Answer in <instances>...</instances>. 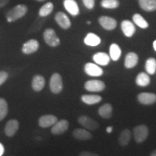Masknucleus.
Here are the masks:
<instances>
[{
    "mask_svg": "<svg viewBox=\"0 0 156 156\" xmlns=\"http://www.w3.org/2000/svg\"><path fill=\"white\" fill-rule=\"evenodd\" d=\"M153 48H154V50H155V51H156V40H155V41H153Z\"/></svg>",
    "mask_w": 156,
    "mask_h": 156,
    "instance_id": "39",
    "label": "nucleus"
},
{
    "mask_svg": "<svg viewBox=\"0 0 156 156\" xmlns=\"http://www.w3.org/2000/svg\"><path fill=\"white\" fill-rule=\"evenodd\" d=\"M50 90L54 94H58L63 90V81L58 73H54L50 79Z\"/></svg>",
    "mask_w": 156,
    "mask_h": 156,
    "instance_id": "3",
    "label": "nucleus"
},
{
    "mask_svg": "<svg viewBox=\"0 0 156 156\" xmlns=\"http://www.w3.org/2000/svg\"><path fill=\"white\" fill-rule=\"evenodd\" d=\"M36 1H38V2H44L45 0H36Z\"/></svg>",
    "mask_w": 156,
    "mask_h": 156,
    "instance_id": "41",
    "label": "nucleus"
},
{
    "mask_svg": "<svg viewBox=\"0 0 156 156\" xmlns=\"http://www.w3.org/2000/svg\"><path fill=\"white\" fill-rule=\"evenodd\" d=\"M84 5L89 9H92L95 7V0H83Z\"/></svg>",
    "mask_w": 156,
    "mask_h": 156,
    "instance_id": "33",
    "label": "nucleus"
},
{
    "mask_svg": "<svg viewBox=\"0 0 156 156\" xmlns=\"http://www.w3.org/2000/svg\"><path fill=\"white\" fill-rule=\"evenodd\" d=\"M9 0H0V8H2L9 3Z\"/></svg>",
    "mask_w": 156,
    "mask_h": 156,
    "instance_id": "36",
    "label": "nucleus"
},
{
    "mask_svg": "<svg viewBox=\"0 0 156 156\" xmlns=\"http://www.w3.org/2000/svg\"><path fill=\"white\" fill-rule=\"evenodd\" d=\"M131 132L128 129H125L121 132L119 137V143L121 146H126L129 143L130 140H131Z\"/></svg>",
    "mask_w": 156,
    "mask_h": 156,
    "instance_id": "27",
    "label": "nucleus"
},
{
    "mask_svg": "<svg viewBox=\"0 0 156 156\" xmlns=\"http://www.w3.org/2000/svg\"><path fill=\"white\" fill-rule=\"evenodd\" d=\"M139 5L146 12H153L156 10V0H138Z\"/></svg>",
    "mask_w": 156,
    "mask_h": 156,
    "instance_id": "22",
    "label": "nucleus"
},
{
    "mask_svg": "<svg viewBox=\"0 0 156 156\" xmlns=\"http://www.w3.org/2000/svg\"><path fill=\"white\" fill-rule=\"evenodd\" d=\"M151 155L152 156H156V150H155V151H153V152H152Z\"/></svg>",
    "mask_w": 156,
    "mask_h": 156,
    "instance_id": "40",
    "label": "nucleus"
},
{
    "mask_svg": "<svg viewBox=\"0 0 156 156\" xmlns=\"http://www.w3.org/2000/svg\"><path fill=\"white\" fill-rule=\"evenodd\" d=\"M106 87V85L101 80H91L85 83V88L90 92H101Z\"/></svg>",
    "mask_w": 156,
    "mask_h": 156,
    "instance_id": "5",
    "label": "nucleus"
},
{
    "mask_svg": "<svg viewBox=\"0 0 156 156\" xmlns=\"http://www.w3.org/2000/svg\"><path fill=\"white\" fill-rule=\"evenodd\" d=\"M4 153H5V147H4L2 144L0 142V156L2 155Z\"/></svg>",
    "mask_w": 156,
    "mask_h": 156,
    "instance_id": "37",
    "label": "nucleus"
},
{
    "mask_svg": "<svg viewBox=\"0 0 156 156\" xmlns=\"http://www.w3.org/2000/svg\"><path fill=\"white\" fill-rule=\"evenodd\" d=\"M64 6L66 10L73 16L79 15L80 9L75 0H64Z\"/></svg>",
    "mask_w": 156,
    "mask_h": 156,
    "instance_id": "16",
    "label": "nucleus"
},
{
    "mask_svg": "<svg viewBox=\"0 0 156 156\" xmlns=\"http://www.w3.org/2000/svg\"><path fill=\"white\" fill-rule=\"evenodd\" d=\"M55 20L62 28L67 30L71 27V21L67 15L63 12H58L55 15Z\"/></svg>",
    "mask_w": 156,
    "mask_h": 156,
    "instance_id": "6",
    "label": "nucleus"
},
{
    "mask_svg": "<svg viewBox=\"0 0 156 156\" xmlns=\"http://www.w3.org/2000/svg\"><path fill=\"white\" fill-rule=\"evenodd\" d=\"M44 39L46 44L51 47H56L60 44V39L52 28H47L44 30Z\"/></svg>",
    "mask_w": 156,
    "mask_h": 156,
    "instance_id": "2",
    "label": "nucleus"
},
{
    "mask_svg": "<svg viewBox=\"0 0 156 156\" xmlns=\"http://www.w3.org/2000/svg\"><path fill=\"white\" fill-rule=\"evenodd\" d=\"M80 156H95V155H96V154L90 153V152L85 151V152H83V153H81L80 154Z\"/></svg>",
    "mask_w": 156,
    "mask_h": 156,
    "instance_id": "35",
    "label": "nucleus"
},
{
    "mask_svg": "<svg viewBox=\"0 0 156 156\" xmlns=\"http://www.w3.org/2000/svg\"><path fill=\"white\" fill-rule=\"evenodd\" d=\"M79 124L88 130H96L98 128V124L95 120L87 116H81L78 118Z\"/></svg>",
    "mask_w": 156,
    "mask_h": 156,
    "instance_id": "8",
    "label": "nucleus"
},
{
    "mask_svg": "<svg viewBox=\"0 0 156 156\" xmlns=\"http://www.w3.org/2000/svg\"><path fill=\"white\" fill-rule=\"evenodd\" d=\"M101 6L106 9H116L119 6V0H102Z\"/></svg>",
    "mask_w": 156,
    "mask_h": 156,
    "instance_id": "32",
    "label": "nucleus"
},
{
    "mask_svg": "<svg viewBox=\"0 0 156 156\" xmlns=\"http://www.w3.org/2000/svg\"><path fill=\"white\" fill-rule=\"evenodd\" d=\"M27 12H28V7L26 5H18L7 12L6 17L9 23H13L24 17L26 15Z\"/></svg>",
    "mask_w": 156,
    "mask_h": 156,
    "instance_id": "1",
    "label": "nucleus"
},
{
    "mask_svg": "<svg viewBox=\"0 0 156 156\" xmlns=\"http://www.w3.org/2000/svg\"><path fill=\"white\" fill-rule=\"evenodd\" d=\"M39 48V43L36 39H30L23 44L22 51L23 54H32L36 52Z\"/></svg>",
    "mask_w": 156,
    "mask_h": 156,
    "instance_id": "10",
    "label": "nucleus"
},
{
    "mask_svg": "<svg viewBox=\"0 0 156 156\" xmlns=\"http://www.w3.org/2000/svg\"><path fill=\"white\" fill-rule=\"evenodd\" d=\"M145 70L149 75H154L156 72V59L149 58L145 62Z\"/></svg>",
    "mask_w": 156,
    "mask_h": 156,
    "instance_id": "30",
    "label": "nucleus"
},
{
    "mask_svg": "<svg viewBox=\"0 0 156 156\" xmlns=\"http://www.w3.org/2000/svg\"><path fill=\"white\" fill-rule=\"evenodd\" d=\"M45 84H46V81H45L44 77L42 75H35L32 80V88L36 92H40L41 91L44 87H45Z\"/></svg>",
    "mask_w": 156,
    "mask_h": 156,
    "instance_id": "18",
    "label": "nucleus"
},
{
    "mask_svg": "<svg viewBox=\"0 0 156 156\" xmlns=\"http://www.w3.org/2000/svg\"><path fill=\"white\" fill-rule=\"evenodd\" d=\"M84 70L87 75L91 77H100L103 74L102 68L93 63H87L84 67Z\"/></svg>",
    "mask_w": 156,
    "mask_h": 156,
    "instance_id": "9",
    "label": "nucleus"
},
{
    "mask_svg": "<svg viewBox=\"0 0 156 156\" xmlns=\"http://www.w3.org/2000/svg\"><path fill=\"white\" fill-rule=\"evenodd\" d=\"M8 113V104L7 101L4 98H0V122L2 121Z\"/></svg>",
    "mask_w": 156,
    "mask_h": 156,
    "instance_id": "31",
    "label": "nucleus"
},
{
    "mask_svg": "<svg viewBox=\"0 0 156 156\" xmlns=\"http://www.w3.org/2000/svg\"><path fill=\"white\" fill-rule=\"evenodd\" d=\"M57 117L51 114L44 115L38 119V124L42 128H48L53 126L57 122Z\"/></svg>",
    "mask_w": 156,
    "mask_h": 156,
    "instance_id": "11",
    "label": "nucleus"
},
{
    "mask_svg": "<svg viewBox=\"0 0 156 156\" xmlns=\"http://www.w3.org/2000/svg\"><path fill=\"white\" fill-rule=\"evenodd\" d=\"M8 77V74L5 71H0V85H2L7 80Z\"/></svg>",
    "mask_w": 156,
    "mask_h": 156,
    "instance_id": "34",
    "label": "nucleus"
},
{
    "mask_svg": "<svg viewBox=\"0 0 156 156\" xmlns=\"http://www.w3.org/2000/svg\"><path fill=\"white\" fill-rule=\"evenodd\" d=\"M81 100L85 104L94 105L100 103L102 98L98 95H82Z\"/></svg>",
    "mask_w": 156,
    "mask_h": 156,
    "instance_id": "25",
    "label": "nucleus"
},
{
    "mask_svg": "<svg viewBox=\"0 0 156 156\" xmlns=\"http://www.w3.org/2000/svg\"><path fill=\"white\" fill-rule=\"evenodd\" d=\"M121 28H122V32L124 33V34L125 35L126 37H130L133 36L136 31V28L133 23H132L131 21L127 20H123L122 23H121Z\"/></svg>",
    "mask_w": 156,
    "mask_h": 156,
    "instance_id": "15",
    "label": "nucleus"
},
{
    "mask_svg": "<svg viewBox=\"0 0 156 156\" xmlns=\"http://www.w3.org/2000/svg\"><path fill=\"white\" fill-rule=\"evenodd\" d=\"M19 129V122L16 119H11L8 121V122L6 124L5 127V132L6 135L9 137L13 136L16 134Z\"/></svg>",
    "mask_w": 156,
    "mask_h": 156,
    "instance_id": "14",
    "label": "nucleus"
},
{
    "mask_svg": "<svg viewBox=\"0 0 156 156\" xmlns=\"http://www.w3.org/2000/svg\"><path fill=\"white\" fill-rule=\"evenodd\" d=\"M137 100L141 104L152 105L156 103V94L152 93H141L137 95Z\"/></svg>",
    "mask_w": 156,
    "mask_h": 156,
    "instance_id": "12",
    "label": "nucleus"
},
{
    "mask_svg": "<svg viewBox=\"0 0 156 156\" xmlns=\"http://www.w3.org/2000/svg\"><path fill=\"white\" fill-rule=\"evenodd\" d=\"M73 134L75 139L82 141H87L92 139L93 137L92 134L84 129H76L73 131Z\"/></svg>",
    "mask_w": 156,
    "mask_h": 156,
    "instance_id": "17",
    "label": "nucleus"
},
{
    "mask_svg": "<svg viewBox=\"0 0 156 156\" xmlns=\"http://www.w3.org/2000/svg\"><path fill=\"white\" fill-rule=\"evenodd\" d=\"M138 58L137 54L134 53V52H129L126 54L125 60H124V66L127 69H131L135 67L138 63Z\"/></svg>",
    "mask_w": 156,
    "mask_h": 156,
    "instance_id": "20",
    "label": "nucleus"
},
{
    "mask_svg": "<svg viewBox=\"0 0 156 156\" xmlns=\"http://www.w3.org/2000/svg\"><path fill=\"white\" fill-rule=\"evenodd\" d=\"M54 10V5L52 2H47L43 5L39 9L38 14L39 16L44 17L46 16H48Z\"/></svg>",
    "mask_w": 156,
    "mask_h": 156,
    "instance_id": "28",
    "label": "nucleus"
},
{
    "mask_svg": "<svg viewBox=\"0 0 156 156\" xmlns=\"http://www.w3.org/2000/svg\"><path fill=\"white\" fill-rule=\"evenodd\" d=\"M135 82L138 86L146 87L151 83V78H150L147 73H140L136 76Z\"/></svg>",
    "mask_w": 156,
    "mask_h": 156,
    "instance_id": "24",
    "label": "nucleus"
},
{
    "mask_svg": "<svg viewBox=\"0 0 156 156\" xmlns=\"http://www.w3.org/2000/svg\"><path fill=\"white\" fill-rule=\"evenodd\" d=\"M122 55V50L119 45L116 44H112L110 46V49H109V56L113 61H118Z\"/></svg>",
    "mask_w": 156,
    "mask_h": 156,
    "instance_id": "26",
    "label": "nucleus"
},
{
    "mask_svg": "<svg viewBox=\"0 0 156 156\" xmlns=\"http://www.w3.org/2000/svg\"><path fill=\"white\" fill-rule=\"evenodd\" d=\"M132 20H133L134 23H135L137 26H139L140 28H141L142 29L147 28L148 26H149V24H148V23L146 21V20L141 15L137 14V13L133 15Z\"/></svg>",
    "mask_w": 156,
    "mask_h": 156,
    "instance_id": "29",
    "label": "nucleus"
},
{
    "mask_svg": "<svg viewBox=\"0 0 156 156\" xmlns=\"http://www.w3.org/2000/svg\"><path fill=\"white\" fill-rule=\"evenodd\" d=\"M87 24H91V22H90V21H87Z\"/></svg>",
    "mask_w": 156,
    "mask_h": 156,
    "instance_id": "42",
    "label": "nucleus"
},
{
    "mask_svg": "<svg viewBox=\"0 0 156 156\" xmlns=\"http://www.w3.org/2000/svg\"><path fill=\"white\" fill-rule=\"evenodd\" d=\"M112 106L110 103H105L98 109V114L103 119H108L112 116Z\"/></svg>",
    "mask_w": 156,
    "mask_h": 156,
    "instance_id": "23",
    "label": "nucleus"
},
{
    "mask_svg": "<svg viewBox=\"0 0 156 156\" xmlns=\"http://www.w3.org/2000/svg\"><path fill=\"white\" fill-rule=\"evenodd\" d=\"M93 59L95 63L101 66H106L110 62V56L103 52H98L95 54L93 56Z\"/></svg>",
    "mask_w": 156,
    "mask_h": 156,
    "instance_id": "19",
    "label": "nucleus"
},
{
    "mask_svg": "<svg viewBox=\"0 0 156 156\" xmlns=\"http://www.w3.org/2000/svg\"><path fill=\"white\" fill-rule=\"evenodd\" d=\"M112 131H113L112 126H108V127H107V129H106V132H108V133H112Z\"/></svg>",
    "mask_w": 156,
    "mask_h": 156,
    "instance_id": "38",
    "label": "nucleus"
},
{
    "mask_svg": "<svg viewBox=\"0 0 156 156\" xmlns=\"http://www.w3.org/2000/svg\"><path fill=\"white\" fill-rule=\"evenodd\" d=\"M69 124L67 120L62 119L60 121H57V122L55 124H54L52 126L51 133L55 135H58V134H62L65 132L67 131L68 128H69Z\"/></svg>",
    "mask_w": 156,
    "mask_h": 156,
    "instance_id": "7",
    "label": "nucleus"
},
{
    "mask_svg": "<svg viewBox=\"0 0 156 156\" xmlns=\"http://www.w3.org/2000/svg\"><path fill=\"white\" fill-rule=\"evenodd\" d=\"M98 22L103 28L107 30H112L116 28L117 23L114 18L108 16H102L98 19Z\"/></svg>",
    "mask_w": 156,
    "mask_h": 156,
    "instance_id": "13",
    "label": "nucleus"
},
{
    "mask_svg": "<svg viewBox=\"0 0 156 156\" xmlns=\"http://www.w3.org/2000/svg\"><path fill=\"white\" fill-rule=\"evenodd\" d=\"M101 40L100 37L93 33H89L84 39V43L87 46H97L98 45L101 44Z\"/></svg>",
    "mask_w": 156,
    "mask_h": 156,
    "instance_id": "21",
    "label": "nucleus"
},
{
    "mask_svg": "<svg viewBox=\"0 0 156 156\" xmlns=\"http://www.w3.org/2000/svg\"><path fill=\"white\" fill-rule=\"evenodd\" d=\"M149 130L147 126L144 124H140L134 127V137L137 143H142L147 140Z\"/></svg>",
    "mask_w": 156,
    "mask_h": 156,
    "instance_id": "4",
    "label": "nucleus"
}]
</instances>
